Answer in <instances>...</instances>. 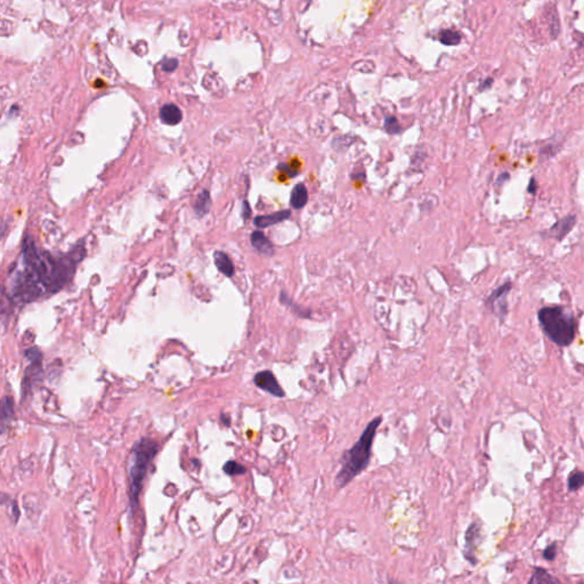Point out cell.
Here are the masks:
<instances>
[{
	"mask_svg": "<svg viewBox=\"0 0 584 584\" xmlns=\"http://www.w3.org/2000/svg\"><path fill=\"white\" fill-rule=\"evenodd\" d=\"M22 256L24 271L17 275L14 296L24 303L33 300L47 291L60 290L74 273L73 255L63 259H53L48 253H40L32 241H25Z\"/></svg>",
	"mask_w": 584,
	"mask_h": 584,
	"instance_id": "cell-1",
	"label": "cell"
},
{
	"mask_svg": "<svg viewBox=\"0 0 584 584\" xmlns=\"http://www.w3.org/2000/svg\"><path fill=\"white\" fill-rule=\"evenodd\" d=\"M382 421L381 417H376L364 429L359 441L343 456V464L335 477V485L345 487L359 474L368 467L371 458L372 445L375 437L376 429Z\"/></svg>",
	"mask_w": 584,
	"mask_h": 584,
	"instance_id": "cell-2",
	"label": "cell"
},
{
	"mask_svg": "<svg viewBox=\"0 0 584 584\" xmlns=\"http://www.w3.org/2000/svg\"><path fill=\"white\" fill-rule=\"evenodd\" d=\"M539 322L549 339L560 347L570 346L575 338V321L559 306L543 307L537 314Z\"/></svg>",
	"mask_w": 584,
	"mask_h": 584,
	"instance_id": "cell-3",
	"label": "cell"
},
{
	"mask_svg": "<svg viewBox=\"0 0 584 584\" xmlns=\"http://www.w3.org/2000/svg\"><path fill=\"white\" fill-rule=\"evenodd\" d=\"M158 452V445L156 442L148 438H143L138 441L133 449L130 459V468H129V499L130 505L134 509L138 503V497L141 493L144 478L152 460Z\"/></svg>",
	"mask_w": 584,
	"mask_h": 584,
	"instance_id": "cell-4",
	"label": "cell"
},
{
	"mask_svg": "<svg viewBox=\"0 0 584 584\" xmlns=\"http://www.w3.org/2000/svg\"><path fill=\"white\" fill-rule=\"evenodd\" d=\"M255 385L260 388L261 390H265L268 394H271L275 397H284L286 392H284L282 387L278 385V382L271 371H261L258 372L253 378Z\"/></svg>",
	"mask_w": 584,
	"mask_h": 584,
	"instance_id": "cell-5",
	"label": "cell"
},
{
	"mask_svg": "<svg viewBox=\"0 0 584 584\" xmlns=\"http://www.w3.org/2000/svg\"><path fill=\"white\" fill-rule=\"evenodd\" d=\"M511 290V283L506 282L494 290L488 298V306L499 316H504L506 313V296Z\"/></svg>",
	"mask_w": 584,
	"mask_h": 584,
	"instance_id": "cell-6",
	"label": "cell"
},
{
	"mask_svg": "<svg viewBox=\"0 0 584 584\" xmlns=\"http://www.w3.org/2000/svg\"><path fill=\"white\" fill-rule=\"evenodd\" d=\"M575 224H576V215H568L564 217V218H561L560 220H558L554 226L550 227L547 232V235L548 237H551V239L561 241L573 229H574Z\"/></svg>",
	"mask_w": 584,
	"mask_h": 584,
	"instance_id": "cell-7",
	"label": "cell"
},
{
	"mask_svg": "<svg viewBox=\"0 0 584 584\" xmlns=\"http://www.w3.org/2000/svg\"><path fill=\"white\" fill-rule=\"evenodd\" d=\"M290 216H291L290 210H281V211H276V213H273L271 215L258 216L256 217L255 220H253V224H255L257 227H259V229H266V227L282 223V221L288 219Z\"/></svg>",
	"mask_w": 584,
	"mask_h": 584,
	"instance_id": "cell-8",
	"label": "cell"
},
{
	"mask_svg": "<svg viewBox=\"0 0 584 584\" xmlns=\"http://www.w3.org/2000/svg\"><path fill=\"white\" fill-rule=\"evenodd\" d=\"M251 246L255 249L262 253L265 256H273L274 255V247L272 242L267 239L266 235L260 231H255L250 236Z\"/></svg>",
	"mask_w": 584,
	"mask_h": 584,
	"instance_id": "cell-9",
	"label": "cell"
},
{
	"mask_svg": "<svg viewBox=\"0 0 584 584\" xmlns=\"http://www.w3.org/2000/svg\"><path fill=\"white\" fill-rule=\"evenodd\" d=\"M182 112H180L179 107L176 106L175 104H166L161 107V110H160V119H161L162 122L166 123V125L169 126H174V125H177L180 121H182Z\"/></svg>",
	"mask_w": 584,
	"mask_h": 584,
	"instance_id": "cell-10",
	"label": "cell"
},
{
	"mask_svg": "<svg viewBox=\"0 0 584 584\" xmlns=\"http://www.w3.org/2000/svg\"><path fill=\"white\" fill-rule=\"evenodd\" d=\"M214 259H215L216 267L218 268L219 272L223 273L225 276L232 277L234 275V265H233V262H232V260L230 259V257L227 256L225 252L216 251L215 256H214Z\"/></svg>",
	"mask_w": 584,
	"mask_h": 584,
	"instance_id": "cell-11",
	"label": "cell"
},
{
	"mask_svg": "<svg viewBox=\"0 0 584 584\" xmlns=\"http://www.w3.org/2000/svg\"><path fill=\"white\" fill-rule=\"evenodd\" d=\"M308 202V192L304 184H297L291 193L290 203L294 209H302Z\"/></svg>",
	"mask_w": 584,
	"mask_h": 584,
	"instance_id": "cell-12",
	"label": "cell"
},
{
	"mask_svg": "<svg viewBox=\"0 0 584 584\" xmlns=\"http://www.w3.org/2000/svg\"><path fill=\"white\" fill-rule=\"evenodd\" d=\"M210 205V194L208 191H202L196 199V202L194 205V211L198 216H204L209 211Z\"/></svg>",
	"mask_w": 584,
	"mask_h": 584,
	"instance_id": "cell-13",
	"label": "cell"
},
{
	"mask_svg": "<svg viewBox=\"0 0 584 584\" xmlns=\"http://www.w3.org/2000/svg\"><path fill=\"white\" fill-rule=\"evenodd\" d=\"M439 40L446 46H456L461 41V34L453 30H444L439 34Z\"/></svg>",
	"mask_w": 584,
	"mask_h": 584,
	"instance_id": "cell-14",
	"label": "cell"
},
{
	"mask_svg": "<svg viewBox=\"0 0 584 584\" xmlns=\"http://www.w3.org/2000/svg\"><path fill=\"white\" fill-rule=\"evenodd\" d=\"M549 582H559L557 578L552 577L547 571L542 568H536L533 576L530 580V583H549Z\"/></svg>",
	"mask_w": 584,
	"mask_h": 584,
	"instance_id": "cell-15",
	"label": "cell"
},
{
	"mask_svg": "<svg viewBox=\"0 0 584 584\" xmlns=\"http://www.w3.org/2000/svg\"><path fill=\"white\" fill-rule=\"evenodd\" d=\"M584 485V473L574 472L568 477V489L577 491Z\"/></svg>",
	"mask_w": 584,
	"mask_h": 584,
	"instance_id": "cell-16",
	"label": "cell"
},
{
	"mask_svg": "<svg viewBox=\"0 0 584 584\" xmlns=\"http://www.w3.org/2000/svg\"><path fill=\"white\" fill-rule=\"evenodd\" d=\"M384 126H385L386 131L390 134V135H397V134L402 133V127L400 125L399 120H397V119L392 116L387 117L385 119Z\"/></svg>",
	"mask_w": 584,
	"mask_h": 584,
	"instance_id": "cell-17",
	"label": "cell"
},
{
	"mask_svg": "<svg viewBox=\"0 0 584 584\" xmlns=\"http://www.w3.org/2000/svg\"><path fill=\"white\" fill-rule=\"evenodd\" d=\"M224 472L230 475V476H237V475H243L247 473V469L242 466V464L237 463L236 461H229L225 463Z\"/></svg>",
	"mask_w": 584,
	"mask_h": 584,
	"instance_id": "cell-18",
	"label": "cell"
},
{
	"mask_svg": "<svg viewBox=\"0 0 584 584\" xmlns=\"http://www.w3.org/2000/svg\"><path fill=\"white\" fill-rule=\"evenodd\" d=\"M280 299H281V302H282L284 305H287V306H288V307H291L294 312L298 313V314H299V316L308 317V316H309V314H311V312H307V311H306V309L302 308L300 306H299V305H296V304H294V303L291 300V299H290V298H289L288 296H286V293H284V292H282V293H281V298H280Z\"/></svg>",
	"mask_w": 584,
	"mask_h": 584,
	"instance_id": "cell-19",
	"label": "cell"
},
{
	"mask_svg": "<svg viewBox=\"0 0 584 584\" xmlns=\"http://www.w3.org/2000/svg\"><path fill=\"white\" fill-rule=\"evenodd\" d=\"M25 356H27V359L31 362V363H41V353L40 350L37 348H30L28 350H25Z\"/></svg>",
	"mask_w": 584,
	"mask_h": 584,
	"instance_id": "cell-20",
	"label": "cell"
},
{
	"mask_svg": "<svg viewBox=\"0 0 584 584\" xmlns=\"http://www.w3.org/2000/svg\"><path fill=\"white\" fill-rule=\"evenodd\" d=\"M13 415V405L7 397H5L3 401V411H2V419L3 421H6L9 416Z\"/></svg>",
	"mask_w": 584,
	"mask_h": 584,
	"instance_id": "cell-21",
	"label": "cell"
},
{
	"mask_svg": "<svg viewBox=\"0 0 584 584\" xmlns=\"http://www.w3.org/2000/svg\"><path fill=\"white\" fill-rule=\"evenodd\" d=\"M557 555V544L556 543H552L550 545H548L545 548V550L543 551V557L545 560H549L552 561L556 558Z\"/></svg>",
	"mask_w": 584,
	"mask_h": 584,
	"instance_id": "cell-22",
	"label": "cell"
},
{
	"mask_svg": "<svg viewBox=\"0 0 584 584\" xmlns=\"http://www.w3.org/2000/svg\"><path fill=\"white\" fill-rule=\"evenodd\" d=\"M178 65V61L176 59H166L162 62V70L166 72H173Z\"/></svg>",
	"mask_w": 584,
	"mask_h": 584,
	"instance_id": "cell-23",
	"label": "cell"
},
{
	"mask_svg": "<svg viewBox=\"0 0 584 584\" xmlns=\"http://www.w3.org/2000/svg\"><path fill=\"white\" fill-rule=\"evenodd\" d=\"M277 169L281 170V172H283L286 175H288V177H290V178H292V177H294V176L298 175V172H296V170H291L290 167H289L288 164H286V163L278 164Z\"/></svg>",
	"mask_w": 584,
	"mask_h": 584,
	"instance_id": "cell-24",
	"label": "cell"
},
{
	"mask_svg": "<svg viewBox=\"0 0 584 584\" xmlns=\"http://www.w3.org/2000/svg\"><path fill=\"white\" fill-rule=\"evenodd\" d=\"M536 190H537L536 180H535L534 178H532V179L530 180V184H529V192H530L531 194H535Z\"/></svg>",
	"mask_w": 584,
	"mask_h": 584,
	"instance_id": "cell-25",
	"label": "cell"
},
{
	"mask_svg": "<svg viewBox=\"0 0 584 584\" xmlns=\"http://www.w3.org/2000/svg\"><path fill=\"white\" fill-rule=\"evenodd\" d=\"M250 215H251L250 206H249V204H248L247 201H244L243 202V217L244 218H248V217H249Z\"/></svg>",
	"mask_w": 584,
	"mask_h": 584,
	"instance_id": "cell-26",
	"label": "cell"
},
{
	"mask_svg": "<svg viewBox=\"0 0 584 584\" xmlns=\"http://www.w3.org/2000/svg\"><path fill=\"white\" fill-rule=\"evenodd\" d=\"M492 84H493V80H492V79H491V78L486 79V80H485V81L483 82L482 86H480V90L487 89V88H489L491 86H492Z\"/></svg>",
	"mask_w": 584,
	"mask_h": 584,
	"instance_id": "cell-27",
	"label": "cell"
}]
</instances>
